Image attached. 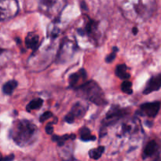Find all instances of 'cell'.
<instances>
[{"label": "cell", "mask_w": 161, "mask_h": 161, "mask_svg": "<svg viewBox=\"0 0 161 161\" xmlns=\"http://www.w3.org/2000/svg\"><path fill=\"white\" fill-rule=\"evenodd\" d=\"M87 74L85 69H81L78 72L72 73L69 77V86L72 88H75V90L84 84L86 82Z\"/></svg>", "instance_id": "cell-9"}, {"label": "cell", "mask_w": 161, "mask_h": 161, "mask_svg": "<svg viewBox=\"0 0 161 161\" xmlns=\"http://www.w3.org/2000/svg\"><path fill=\"white\" fill-rule=\"evenodd\" d=\"M75 91L77 96L84 100L89 101L97 105H104L106 104L103 91L94 80L86 81Z\"/></svg>", "instance_id": "cell-3"}, {"label": "cell", "mask_w": 161, "mask_h": 161, "mask_svg": "<svg viewBox=\"0 0 161 161\" xmlns=\"http://www.w3.org/2000/svg\"><path fill=\"white\" fill-rule=\"evenodd\" d=\"M45 130H46V133H47V135H52V133H53V126H52V124H47L45 127Z\"/></svg>", "instance_id": "cell-24"}, {"label": "cell", "mask_w": 161, "mask_h": 161, "mask_svg": "<svg viewBox=\"0 0 161 161\" xmlns=\"http://www.w3.org/2000/svg\"><path fill=\"white\" fill-rule=\"evenodd\" d=\"M38 127L28 119H20L14 123L9 130V137L20 147H26L36 142Z\"/></svg>", "instance_id": "cell-1"}, {"label": "cell", "mask_w": 161, "mask_h": 161, "mask_svg": "<svg viewBox=\"0 0 161 161\" xmlns=\"http://www.w3.org/2000/svg\"><path fill=\"white\" fill-rule=\"evenodd\" d=\"M161 88V73L153 76L147 82L143 91V94H149L151 93L157 91Z\"/></svg>", "instance_id": "cell-11"}, {"label": "cell", "mask_w": 161, "mask_h": 161, "mask_svg": "<svg viewBox=\"0 0 161 161\" xmlns=\"http://www.w3.org/2000/svg\"><path fill=\"white\" fill-rule=\"evenodd\" d=\"M157 150H158V145H157V142L154 140L149 142L144 148L142 153V158L147 159L149 157H153L157 153Z\"/></svg>", "instance_id": "cell-13"}, {"label": "cell", "mask_w": 161, "mask_h": 161, "mask_svg": "<svg viewBox=\"0 0 161 161\" xmlns=\"http://www.w3.org/2000/svg\"><path fill=\"white\" fill-rule=\"evenodd\" d=\"M39 10L56 21L67 4V0H37Z\"/></svg>", "instance_id": "cell-4"}, {"label": "cell", "mask_w": 161, "mask_h": 161, "mask_svg": "<svg viewBox=\"0 0 161 161\" xmlns=\"http://www.w3.org/2000/svg\"><path fill=\"white\" fill-rule=\"evenodd\" d=\"M121 90L124 93L127 94H133V90H132V83L131 82L125 80L121 84Z\"/></svg>", "instance_id": "cell-20"}, {"label": "cell", "mask_w": 161, "mask_h": 161, "mask_svg": "<svg viewBox=\"0 0 161 161\" xmlns=\"http://www.w3.org/2000/svg\"><path fill=\"white\" fill-rule=\"evenodd\" d=\"M88 109V105H84L81 102H76L72 106L71 111L64 117V120L69 124H73L76 118H82L86 114Z\"/></svg>", "instance_id": "cell-7"}, {"label": "cell", "mask_w": 161, "mask_h": 161, "mask_svg": "<svg viewBox=\"0 0 161 161\" xmlns=\"http://www.w3.org/2000/svg\"><path fill=\"white\" fill-rule=\"evenodd\" d=\"M80 140L83 142L94 141L96 139L95 136L91 135V132L90 130V129L86 127H82L80 130Z\"/></svg>", "instance_id": "cell-15"}, {"label": "cell", "mask_w": 161, "mask_h": 161, "mask_svg": "<svg viewBox=\"0 0 161 161\" xmlns=\"http://www.w3.org/2000/svg\"><path fill=\"white\" fill-rule=\"evenodd\" d=\"M118 51H119V49H118L117 47H113V52H112L111 53H109V54L105 58V61H106L107 63L113 62V61L115 60V58H116V53H117Z\"/></svg>", "instance_id": "cell-21"}, {"label": "cell", "mask_w": 161, "mask_h": 161, "mask_svg": "<svg viewBox=\"0 0 161 161\" xmlns=\"http://www.w3.org/2000/svg\"><path fill=\"white\" fill-rule=\"evenodd\" d=\"M25 45L27 48L31 49L33 52L36 51L39 47V37L35 32L28 33L25 38Z\"/></svg>", "instance_id": "cell-12"}, {"label": "cell", "mask_w": 161, "mask_h": 161, "mask_svg": "<svg viewBox=\"0 0 161 161\" xmlns=\"http://www.w3.org/2000/svg\"><path fill=\"white\" fill-rule=\"evenodd\" d=\"M3 52V49H0V53H2Z\"/></svg>", "instance_id": "cell-26"}, {"label": "cell", "mask_w": 161, "mask_h": 161, "mask_svg": "<svg viewBox=\"0 0 161 161\" xmlns=\"http://www.w3.org/2000/svg\"><path fill=\"white\" fill-rule=\"evenodd\" d=\"M18 10L17 0H0V22L15 17Z\"/></svg>", "instance_id": "cell-5"}, {"label": "cell", "mask_w": 161, "mask_h": 161, "mask_svg": "<svg viewBox=\"0 0 161 161\" xmlns=\"http://www.w3.org/2000/svg\"><path fill=\"white\" fill-rule=\"evenodd\" d=\"M127 114H128V111L127 108H122L117 105L112 106L105 116L104 126L106 127L108 125H112L122 118L125 117L126 115Z\"/></svg>", "instance_id": "cell-6"}, {"label": "cell", "mask_w": 161, "mask_h": 161, "mask_svg": "<svg viewBox=\"0 0 161 161\" xmlns=\"http://www.w3.org/2000/svg\"><path fill=\"white\" fill-rule=\"evenodd\" d=\"M52 116H53V114H52L51 112L47 111L40 116V118H39V121H40L41 123H42L44 122V121L47 120L48 119H50V118L52 117Z\"/></svg>", "instance_id": "cell-22"}, {"label": "cell", "mask_w": 161, "mask_h": 161, "mask_svg": "<svg viewBox=\"0 0 161 161\" xmlns=\"http://www.w3.org/2000/svg\"><path fill=\"white\" fill-rule=\"evenodd\" d=\"M14 159V156L13 154L7 156V157H3L0 153V161H13Z\"/></svg>", "instance_id": "cell-23"}, {"label": "cell", "mask_w": 161, "mask_h": 161, "mask_svg": "<svg viewBox=\"0 0 161 161\" xmlns=\"http://www.w3.org/2000/svg\"><path fill=\"white\" fill-rule=\"evenodd\" d=\"M127 71H128V68L125 64H118L116 68L115 74H116L118 78L125 81V80H127L130 77V73Z\"/></svg>", "instance_id": "cell-14"}, {"label": "cell", "mask_w": 161, "mask_h": 161, "mask_svg": "<svg viewBox=\"0 0 161 161\" xmlns=\"http://www.w3.org/2000/svg\"><path fill=\"white\" fill-rule=\"evenodd\" d=\"M160 109V102H153L142 104L140 106V114L142 116L154 118L158 114Z\"/></svg>", "instance_id": "cell-8"}, {"label": "cell", "mask_w": 161, "mask_h": 161, "mask_svg": "<svg viewBox=\"0 0 161 161\" xmlns=\"http://www.w3.org/2000/svg\"><path fill=\"white\" fill-rule=\"evenodd\" d=\"M17 86V82L16 80H9L5 83L3 86V92L6 95H10Z\"/></svg>", "instance_id": "cell-16"}, {"label": "cell", "mask_w": 161, "mask_h": 161, "mask_svg": "<svg viewBox=\"0 0 161 161\" xmlns=\"http://www.w3.org/2000/svg\"><path fill=\"white\" fill-rule=\"evenodd\" d=\"M74 51H75V46L72 42H63V44H61V48H60L59 53H58V61L62 62V61H67L68 59H69V58L72 57Z\"/></svg>", "instance_id": "cell-10"}, {"label": "cell", "mask_w": 161, "mask_h": 161, "mask_svg": "<svg viewBox=\"0 0 161 161\" xmlns=\"http://www.w3.org/2000/svg\"><path fill=\"white\" fill-rule=\"evenodd\" d=\"M70 138H75V135H64L63 136H58V135H53L52 137V140L58 144V146H62Z\"/></svg>", "instance_id": "cell-17"}, {"label": "cell", "mask_w": 161, "mask_h": 161, "mask_svg": "<svg viewBox=\"0 0 161 161\" xmlns=\"http://www.w3.org/2000/svg\"><path fill=\"white\" fill-rule=\"evenodd\" d=\"M42 104H43V100L41 98H36L34 100L31 101L28 105L26 106V110L29 113H31L33 110L39 109L42 107Z\"/></svg>", "instance_id": "cell-18"}, {"label": "cell", "mask_w": 161, "mask_h": 161, "mask_svg": "<svg viewBox=\"0 0 161 161\" xmlns=\"http://www.w3.org/2000/svg\"><path fill=\"white\" fill-rule=\"evenodd\" d=\"M105 146H98L95 149H92L89 151V157L93 160H98L105 152Z\"/></svg>", "instance_id": "cell-19"}, {"label": "cell", "mask_w": 161, "mask_h": 161, "mask_svg": "<svg viewBox=\"0 0 161 161\" xmlns=\"http://www.w3.org/2000/svg\"><path fill=\"white\" fill-rule=\"evenodd\" d=\"M153 8V0H126L123 4V10L126 16L140 20L149 18Z\"/></svg>", "instance_id": "cell-2"}, {"label": "cell", "mask_w": 161, "mask_h": 161, "mask_svg": "<svg viewBox=\"0 0 161 161\" xmlns=\"http://www.w3.org/2000/svg\"><path fill=\"white\" fill-rule=\"evenodd\" d=\"M132 31H133L134 35H137V34H138V28H136V27L133 28V29H132Z\"/></svg>", "instance_id": "cell-25"}]
</instances>
